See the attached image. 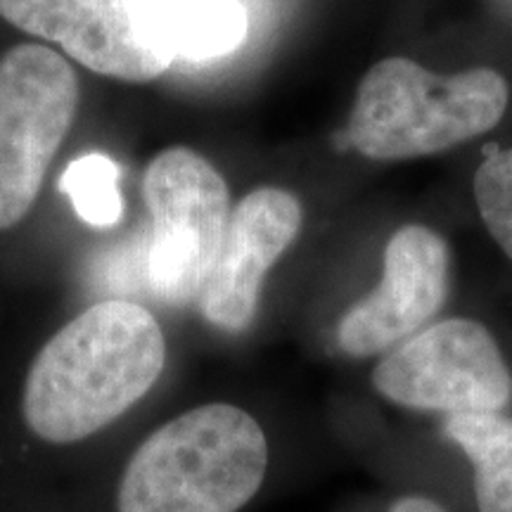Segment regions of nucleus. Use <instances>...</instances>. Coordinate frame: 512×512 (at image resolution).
Masks as SVG:
<instances>
[{
    "label": "nucleus",
    "mask_w": 512,
    "mask_h": 512,
    "mask_svg": "<svg viewBox=\"0 0 512 512\" xmlns=\"http://www.w3.org/2000/svg\"><path fill=\"white\" fill-rule=\"evenodd\" d=\"M373 387L415 411L501 413L512 399V373L482 323L446 318L389 351L373 370Z\"/></svg>",
    "instance_id": "nucleus-6"
},
{
    "label": "nucleus",
    "mask_w": 512,
    "mask_h": 512,
    "mask_svg": "<svg viewBox=\"0 0 512 512\" xmlns=\"http://www.w3.org/2000/svg\"><path fill=\"white\" fill-rule=\"evenodd\" d=\"M143 197L152 221L143 254L147 290L174 306L200 299L228 226L226 181L190 147H169L147 164Z\"/></svg>",
    "instance_id": "nucleus-4"
},
{
    "label": "nucleus",
    "mask_w": 512,
    "mask_h": 512,
    "mask_svg": "<svg viewBox=\"0 0 512 512\" xmlns=\"http://www.w3.org/2000/svg\"><path fill=\"white\" fill-rule=\"evenodd\" d=\"M451 252L432 228L408 223L384 249L380 285L344 313L339 347L354 358L392 349L437 316L448 294Z\"/></svg>",
    "instance_id": "nucleus-8"
},
{
    "label": "nucleus",
    "mask_w": 512,
    "mask_h": 512,
    "mask_svg": "<svg viewBox=\"0 0 512 512\" xmlns=\"http://www.w3.org/2000/svg\"><path fill=\"white\" fill-rule=\"evenodd\" d=\"M157 8L176 60H216L235 53L247 38L240 0H157Z\"/></svg>",
    "instance_id": "nucleus-11"
},
{
    "label": "nucleus",
    "mask_w": 512,
    "mask_h": 512,
    "mask_svg": "<svg viewBox=\"0 0 512 512\" xmlns=\"http://www.w3.org/2000/svg\"><path fill=\"white\" fill-rule=\"evenodd\" d=\"M0 17L110 79L150 83L176 62L157 0H0Z\"/></svg>",
    "instance_id": "nucleus-7"
},
{
    "label": "nucleus",
    "mask_w": 512,
    "mask_h": 512,
    "mask_svg": "<svg viewBox=\"0 0 512 512\" xmlns=\"http://www.w3.org/2000/svg\"><path fill=\"white\" fill-rule=\"evenodd\" d=\"M389 512H446V508L425 496H403L389 508Z\"/></svg>",
    "instance_id": "nucleus-14"
},
{
    "label": "nucleus",
    "mask_w": 512,
    "mask_h": 512,
    "mask_svg": "<svg viewBox=\"0 0 512 512\" xmlns=\"http://www.w3.org/2000/svg\"><path fill=\"white\" fill-rule=\"evenodd\" d=\"M166 366L162 325L145 306H88L43 344L22 392V418L46 444L93 437L155 387Z\"/></svg>",
    "instance_id": "nucleus-1"
},
{
    "label": "nucleus",
    "mask_w": 512,
    "mask_h": 512,
    "mask_svg": "<svg viewBox=\"0 0 512 512\" xmlns=\"http://www.w3.org/2000/svg\"><path fill=\"white\" fill-rule=\"evenodd\" d=\"M508 102V81L496 69L441 76L406 57H387L363 76L347 136L361 155L380 162L437 155L491 131Z\"/></svg>",
    "instance_id": "nucleus-3"
},
{
    "label": "nucleus",
    "mask_w": 512,
    "mask_h": 512,
    "mask_svg": "<svg viewBox=\"0 0 512 512\" xmlns=\"http://www.w3.org/2000/svg\"><path fill=\"white\" fill-rule=\"evenodd\" d=\"M119 164L102 152H88L62 171L57 188L72 200L83 223L93 228H110L124 216L119 192Z\"/></svg>",
    "instance_id": "nucleus-12"
},
{
    "label": "nucleus",
    "mask_w": 512,
    "mask_h": 512,
    "mask_svg": "<svg viewBox=\"0 0 512 512\" xmlns=\"http://www.w3.org/2000/svg\"><path fill=\"white\" fill-rule=\"evenodd\" d=\"M472 190L486 230L512 259V147L496 150L479 164Z\"/></svg>",
    "instance_id": "nucleus-13"
},
{
    "label": "nucleus",
    "mask_w": 512,
    "mask_h": 512,
    "mask_svg": "<svg viewBox=\"0 0 512 512\" xmlns=\"http://www.w3.org/2000/svg\"><path fill=\"white\" fill-rule=\"evenodd\" d=\"M302 223V204L283 188H259L238 202L197 299L207 323L226 332L252 325L266 273L292 247Z\"/></svg>",
    "instance_id": "nucleus-9"
},
{
    "label": "nucleus",
    "mask_w": 512,
    "mask_h": 512,
    "mask_svg": "<svg viewBox=\"0 0 512 512\" xmlns=\"http://www.w3.org/2000/svg\"><path fill=\"white\" fill-rule=\"evenodd\" d=\"M79 110V79L60 53L22 43L0 57V230L24 221Z\"/></svg>",
    "instance_id": "nucleus-5"
},
{
    "label": "nucleus",
    "mask_w": 512,
    "mask_h": 512,
    "mask_svg": "<svg viewBox=\"0 0 512 512\" xmlns=\"http://www.w3.org/2000/svg\"><path fill=\"white\" fill-rule=\"evenodd\" d=\"M268 470V441L233 403H207L164 422L133 451L117 512H238Z\"/></svg>",
    "instance_id": "nucleus-2"
},
{
    "label": "nucleus",
    "mask_w": 512,
    "mask_h": 512,
    "mask_svg": "<svg viewBox=\"0 0 512 512\" xmlns=\"http://www.w3.org/2000/svg\"><path fill=\"white\" fill-rule=\"evenodd\" d=\"M441 430L475 467L479 512H512V418L501 413L446 415Z\"/></svg>",
    "instance_id": "nucleus-10"
}]
</instances>
